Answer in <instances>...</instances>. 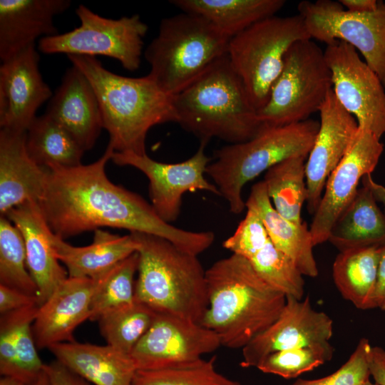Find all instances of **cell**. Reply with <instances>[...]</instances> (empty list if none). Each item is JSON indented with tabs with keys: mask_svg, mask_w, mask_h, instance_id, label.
<instances>
[{
	"mask_svg": "<svg viewBox=\"0 0 385 385\" xmlns=\"http://www.w3.org/2000/svg\"><path fill=\"white\" fill-rule=\"evenodd\" d=\"M114 152L108 143L91 164L46 168L38 204L51 230L65 240L104 227L125 229L163 237L195 256L207 250L215 240L212 232L188 231L165 222L143 197L108 178L106 166Z\"/></svg>",
	"mask_w": 385,
	"mask_h": 385,
	"instance_id": "1",
	"label": "cell"
},
{
	"mask_svg": "<svg viewBox=\"0 0 385 385\" xmlns=\"http://www.w3.org/2000/svg\"><path fill=\"white\" fill-rule=\"evenodd\" d=\"M205 279L208 304L200 324L229 349H242L267 329L287 301L235 254L214 262L205 270Z\"/></svg>",
	"mask_w": 385,
	"mask_h": 385,
	"instance_id": "2",
	"label": "cell"
},
{
	"mask_svg": "<svg viewBox=\"0 0 385 385\" xmlns=\"http://www.w3.org/2000/svg\"><path fill=\"white\" fill-rule=\"evenodd\" d=\"M72 66L89 81L96 95L103 127L115 152L146 155L148 131L178 122L172 96L148 76L132 78L106 68L96 57L68 55Z\"/></svg>",
	"mask_w": 385,
	"mask_h": 385,
	"instance_id": "3",
	"label": "cell"
},
{
	"mask_svg": "<svg viewBox=\"0 0 385 385\" xmlns=\"http://www.w3.org/2000/svg\"><path fill=\"white\" fill-rule=\"evenodd\" d=\"M172 98L177 123L206 145L213 138L244 143L266 128L227 53Z\"/></svg>",
	"mask_w": 385,
	"mask_h": 385,
	"instance_id": "4",
	"label": "cell"
},
{
	"mask_svg": "<svg viewBox=\"0 0 385 385\" xmlns=\"http://www.w3.org/2000/svg\"><path fill=\"white\" fill-rule=\"evenodd\" d=\"M138 243L135 299L157 313L200 323L207 308L205 270L197 256L163 237L130 232Z\"/></svg>",
	"mask_w": 385,
	"mask_h": 385,
	"instance_id": "5",
	"label": "cell"
},
{
	"mask_svg": "<svg viewBox=\"0 0 385 385\" xmlns=\"http://www.w3.org/2000/svg\"><path fill=\"white\" fill-rule=\"evenodd\" d=\"M230 38L197 14L183 12L165 18L144 52L150 67L148 75L173 96L227 53Z\"/></svg>",
	"mask_w": 385,
	"mask_h": 385,
	"instance_id": "6",
	"label": "cell"
},
{
	"mask_svg": "<svg viewBox=\"0 0 385 385\" xmlns=\"http://www.w3.org/2000/svg\"><path fill=\"white\" fill-rule=\"evenodd\" d=\"M319 128V122L308 119L280 127H266L252 139L225 145L214 153L215 160L206 168L230 210L240 214L245 208L244 186L279 163L296 155L307 156Z\"/></svg>",
	"mask_w": 385,
	"mask_h": 385,
	"instance_id": "7",
	"label": "cell"
},
{
	"mask_svg": "<svg viewBox=\"0 0 385 385\" xmlns=\"http://www.w3.org/2000/svg\"><path fill=\"white\" fill-rule=\"evenodd\" d=\"M306 39L312 38L299 14L266 18L230 38L227 56L257 111L267 103L289 47Z\"/></svg>",
	"mask_w": 385,
	"mask_h": 385,
	"instance_id": "8",
	"label": "cell"
},
{
	"mask_svg": "<svg viewBox=\"0 0 385 385\" xmlns=\"http://www.w3.org/2000/svg\"><path fill=\"white\" fill-rule=\"evenodd\" d=\"M332 89L324 51L312 39L294 42L265 106L257 111L265 127H280L309 119Z\"/></svg>",
	"mask_w": 385,
	"mask_h": 385,
	"instance_id": "9",
	"label": "cell"
},
{
	"mask_svg": "<svg viewBox=\"0 0 385 385\" xmlns=\"http://www.w3.org/2000/svg\"><path fill=\"white\" fill-rule=\"evenodd\" d=\"M76 14L79 26L41 38L37 49L45 54L108 56L118 61L128 71L139 68L148 26L138 14L109 19L83 4L76 9Z\"/></svg>",
	"mask_w": 385,
	"mask_h": 385,
	"instance_id": "10",
	"label": "cell"
},
{
	"mask_svg": "<svg viewBox=\"0 0 385 385\" xmlns=\"http://www.w3.org/2000/svg\"><path fill=\"white\" fill-rule=\"evenodd\" d=\"M298 14L311 38L327 45L344 41L358 50L385 88V3L378 1L375 10L356 14L346 11L339 1H302Z\"/></svg>",
	"mask_w": 385,
	"mask_h": 385,
	"instance_id": "11",
	"label": "cell"
},
{
	"mask_svg": "<svg viewBox=\"0 0 385 385\" xmlns=\"http://www.w3.org/2000/svg\"><path fill=\"white\" fill-rule=\"evenodd\" d=\"M324 51L336 98L359 128L381 139L385 133V88L379 78L344 41H336Z\"/></svg>",
	"mask_w": 385,
	"mask_h": 385,
	"instance_id": "12",
	"label": "cell"
},
{
	"mask_svg": "<svg viewBox=\"0 0 385 385\" xmlns=\"http://www.w3.org/2000/svg\"><path fill=\"white\" fill-rule=\"evenodd\" d=\"M205 146L200 143L193 155L177 163H161L147 154L129 152H114L111 160L118 165L135 168L148 178L150 204L158 215L170 224L180 215L185 193L205 190L220 195L217 186L205 177L211 162L205 152Z\"/></svg>",
	"mask_w": 385,
	"mask_h": 385,
	"instance_id": "13",
	"label": "cell"
},
{
	"mask_svg": "<svg viewBox=\"0 0 385 385\" xmlns=\"http://www.w3.org/2000/svg\"><path fill=\"white\" fill-rule=\"evenodd\" d=\"M220 346L217 336L200 323L157 313L130 355L137 369H153L199 359Z\"/></svg>",
	"mask_w": 385,
	"mask_h": 385,
	"instance_id": "14",
	"label": "cell"
},
{
	"mask_svg": "<svg viewBox=\"0 0 385 385\" xmlns=\"http://www.w3.org/2000/svg\"><path fill=\"white\" fill-rule=\"evenodd\" d=\"M384 150L380 138L359 128L346 154L329 176L309 230L314 245L328 240L330 230L356 195L362 178L371 174Z\"/></svg>",
	"mask_w": 385,
	"mask_h": 385,
	"instance_id": "15",
	"label": "cell"
},
{
	"mask_svg": "<svg viewBox=\"0 0 385 385\" xmlns=\"http://www.w3.org/2000/svg\"><path fill=\"white\" fill-rule=\"evenodd\" d=\"M333 335V321L314 309L309 296L304 299L287 297L277 319L242 349L240 366L257 367L269 354L292 348L324 344Z\"/></svg>",
	"mask_w": 385,
	"mask_h": 385,
	"instance_id": "16",
	"label": "cell"
},
{
	"mask_svg": "<svg viewBox=\"0 0 385 385\" xmlns=\"http://www.w3.org/2000/svg\"><path fill=\"white\" fill-rule=\"evenodd\" d=\"M40 56L31 45L0 66V128L26 132L39 107L52 97L39 69Z\"/></svg>",
	"mask_w": 385,
	"mask_h": 385,
	"instance_id": "17",
	"label": "cell"
},
{
	"mask_svg": "<svg viewBox=\"0 0 385 385\" xmlns=\"http://www.w3.org/2000/svg\"><path fill=\"white\" fill-rule=\"evenodd\" d=\"M319 112V128L305 165L307 208L313 215L329 176L350 149L359 129L356 118L342 107L332 89Z\"/></svg>",
	"mask_w": 385,
	"mask_h": 385,
	"instance_id": "18",
	"label": "cell"
},
{
	"mask_svg": "<svg viewBox=\"0 0 385 385\" xmlns=\"http://www.w3.org/2000/svg\"><path fill=\"white\" fill-rule=\"evenodd\" d=\"M96 281L87 277H68L41 304L32 325L38 349L74 342L73 332L90 319L91 302Z\"/></svg>",
	"mask_w": 385,
	"mask_h": 385,
	"instance_id": "19",
	"label": "cell"
},
{
	"mask_svg": "<svg viewBox=\"0 0 385 385\" xmlns=\"http://www.w3.org/2000/svg\"><path fill=\"white\" fill-rule=\"evenodd\" d=\"M45 114L65 128L85 152L93 148L103 128L95 91L73 66L66 71Z\"/></svg>",
	"mask_w": 385,
	"mask_h": 385,
	"instance_id": "20",
	"label": "cell"
},
{
	"mask_svg": "<svg viewBox=\"0 0 385 385\" xmlns=\"http://www.w3.org/2000/svg\"><path fill=\"white\" fill-rule=\"evenodd\" d=\"M6 216L22 235L28 270L38 290L40 307L68 277L56 257L48 226L37 202L29 201L10 210Z\"/></svg>",
	"mask_w": 385,
	"mask_h": 385,
	"instance_id": "21",
	"label": "cell"
},
{
	"mask_svg": "<svg viewBox=\"0 0 385 385\" xmlns=\"http://www.w3.org/2000/svg\"><path fill=\"white\" fill-rule=\"evenodd\" d=\"M71 5L70 0H1V62L36 44L38 38L59 34L54 17Z\"/></svg>",
	"mask_w": 385,
	"mask_h": 385,
	"instance_id": "22",
	"label": "cell"
},
{
	"mask_svg": "<svg viewBox=\"0 0 385 385\" xmlns=\"http://www.w3.org/2000/svg\"><path fill=\"white\" fill-rule=\"evenodd\" d=\"M26 132L0 130V214L29 201L38 202L47 170L36 164L26 148Z\"/></svg>",
	"mask_w": 385,
	"mask_h": 385,
	"instance_id": "23",
	"label": "cell"
},
{
	"mask_svg": "<svg viewBox=\"0 0 385 385\" xmlns=\"http://www.w3.org/2000/svg\"><path fill=\"white\" fill-rule=\"evenodd\" d=\"M49 238L69 277L97 280L138 249V243L130 233L120 236L102 229L94 230L93 242L88 246H73L51 230Z\"/></svg>",
	"mask_w": 385,
	"mask_h": 385,
	"instance_id": "24",
	"label": "cell"
},
{
	"mask_svg": "<svg viewBox=\"0 0 385 385\" xmlns=\"http://www.w3.org/2000/svg\"><path fill=\"white\" fill-rule=\"evenodd\" d=\"M56 360L95 385H132L137 367L130 354L110 345L62 342L48 348Z\"/></svg>",
	"mask_w": 385,
	"mask_h": 385,
	"instance_id": "25",
	"label": "cell"
},
{
	"mask_svg": "<svg viewBox=\"0 0 385 385\" xmlns=\"http://www.w3.org/2000/svg\"><path fill=\"white\" fill-rule=\"evenodd\" d=\"M39 306L1 314L0 374L34 385L44 370L37 352L32 325Z\"/></svg>",
	"mask_w": 385,
	"mask_h": 385,
	"instance_id": "26",
	"label": "cell"
},
{
	"mask_svg": "<svg viewBox=\"0 0 385 385\" xmlns=\"http://www.w3.org/2000/svg\"><path fill=\"white\" fill-rule=\"evenodd\" d=\"M245 206L257 212L272 242L293 262L303 276L318 275L309 228L304 222L299 225L288 220L274 209L263 180L252 187Z\"/></svg>",
	"mask_w": 385,
	"mask_h": 385,
	"instance_id": "27",
	"label": "cell"
},
{
	"mask_svg": "<svg viewBox=\"0 0 385 385\" xmlns=\"http://www.w3.org/2000/svg\"><path fill=\"white\" fill-rule=\"evenodd\" d=\"M370 189L362 185L333 224L328 240L339 252L385 245V214Z\"/></svg>",
	"mask_w": 385,
	"mask_h": 385,
	"instance_id": "28",
	"label": "cell"
},
{
	"mask_svg": "<svg viewBox=\"0 0 385 385\" xmlns=\"http://www.w3.org/2000/svg\"><path fill=\"white\" fill-rule=\"evenodd\" d=\"M382 247L339 252L332 267L333 280L342 297L359 309L374 308V297Z\"/></svg>",
	"mask_w": 385,
	"mask_h": 385,
	"instance_id": "29",
	"label": "cell"
},
{
	"mask_svg": "<svg viewBox=\"0 0 385 385\" xmlns=\"http://www.w3.org/2000/svg\"><path fill=\"white\" fill-rule=\"evenodd\" d=\"M183 12L201 16L230 38L254 24L275 16L284 0H173Z\"/></svg>",
	"mask_w": 385,
	"mask_h": 385,
	"instance_id": "30",
	"label": "cell"
},
{
	"mask_svg": "<svg viewBox=\"0 0 385 385\" xmlns=\"http://www.w3.org/2000/svg\"><path fill=\"white\" fill-rule=\"evenodd\" d=\"M26 148L31 159L44 168L81 165L84 150L60 124L46 114L36 116L26 131Z\"/></svg>",
	"mask_w": 385,
	"mask_h": 385,
	"instance_id": "31",
	"label": "cell"
},
{
	"mask_svg": "<svg viewBox=\"0 0 385 385\" xmlns=\"http://www.w3.org/2000/svg\"><path fill=\"white\" fill-rule=\"evenodd\" d=\"M307 157L292 156L279 163L265 172L263 180L274 209L284 218L299 225L304 222L301 212L307 199Z\"/></svg>",
	"mask_w": 385,
	"mask_h": 385,
	"instance_id": "32",
	"label": "cell"
},
{
	"mask_svg": "<svg viewBox=\"0 0 385 385\" xmlns=\"http://www.w3.org/2000/svg\"><path fill=\"white\" fill-rule=\"evenodd\" d=\"M157 312L137 300L111 311L97 321L108 345L130 354L151 327Z\"/></svg>",
	"mask_w": 385,
	"mask_h": 385,
	"instance_id": "33",
	"label": "cell"
},
{
	"mask_svg": "<svg viewBox=\"0 0 385 385\" xmlns=\"http://www.w3.org/2000/svg\"><path fill=\"white\" fill-rule=\"evenodd\" d=\"M138 265V254L136 252L95 280L90 320L98 321L104 314L135 302L134 277Z\"/></svg>",
	"mask_w": 385,
	"mask_h": 385,
	"instance_id": "34",
	"label": "cell"
},
{
	"mask_svg": "<svg viewBox=\"0 0 385 385\" xmlns=\"http://www.w3.org/2000/svg\"><path fill=\"white\" fill-rule=\"evenodd\" d=\"M216 356L153 369H137L132 385H242L218 372Z\"/></svg>",
	"mask_w": 385,
	"mask_h": 385,
	"instance_id": "35",
	"label": "cell"
},
{
	"mask_svg": "<svg viewBox=\"0 0 385 385\" xmlns=\"http://www.w3.org/2000/svg\"><path fill=\"white\" fill-rule=\"evenodd\" d=\"M0 284L38 297V287L27 268L22 235L6 216L0 217Z\"/></svg>",
	"mask_w": 385,
	"mask_h": 385,
	"instance_id": "36",
	"label": "cell"
},
{
	"mask_svg": "<svg viewBox=\"0 0 385 385\" xmlns=\"http://www.w3.org/2000/svg\"><path fill=\"white\" fill-rule=\"evenodd\" d=\"M247 260L257 274L271 287L286 297L302 299L304 294L303 275L271 240Z\"/></svg>",
	"mask_w": 385,
	"mask_h": 385,
	"instance_id": "37",
	"label": "cell"
},
{
	"mask_svg": "<svg viewBox=\"0 0 385 385\" xmlns=\"http://www.w3.org/2000/svg\"><path fill=\"white\" fill-rule=\"evenodd\" d=\"M334 351L330 342L284 349L267 355L257 368L265 374L295 379L329 361Z\"/></svg>",
	"mask_w": 385,
	"mask_h": 385,
	"instance_id": "38",
	"label": "cell"
},
{
	"mask_svg": "<svg viewBox=\"0 0 385 385\" xmlns=\"http://www.w3.org/2000/svg\"><path fill=\"white\" fill-rule=\"evenodd\" d=\"M371 344L361 338L347 361L332 374L315 379H298L290 385H361L371 376Z\"/></svg>",
	"mask_w": 385,
	"mask_h": 385,
	"instance_id": "39",
	"label": "cell"
},
{
	"mask_svg": "<svg viewBox=\"0 0 385 385\" xmlns=\"http://www.w3.org/2000/svg\"><path fill=\"white\" fill-rule=\"evenodd\" d=\"M270 237L256 211L247 208L244 219L240 222L235 232L225 240L222 246L247 260L265 245Z\"/></svg>",
	"mask_w": 385,
	"mask_h": 385,
	"instance_id": "40",
	"label": "cell"
},
{
	"mask_svg": "<svg viewBox=\"0 0 385 385\" xmlns=\"http://www.w3.org/2000/svg\"><path fill=\"white\" fill-rule=\"evenodd\" d=\"M38 305V297L0 284V314Z\"/></svg>",
	"mask_w": 385,
	"mask_h": 385,
	"instance_id": "41",
	"label": "cell"
},
{
	"mask_svg": "<svg viewBox=\"0 0 385 385\" xmlns=\"http://www.w3.org/2000/svg\"><path fill=\"white\" fill-rule=\"evenodd\" d=\"M44 369L51 385H90L86 380L56 360L45 364Z\"/></svg>",
	"mask_w": 385,
	"mask_h": 385,
	"instance_id": "42",
	"label": "cell"
},
{
	"mask_svg": "<svg viewBox=\"0 0 385 385\" xmlns=\"http://www.w3.org/2000/svg\"><path fill=\"white\" fill-rule=\"evenodd\" d=\"M369 368L371 376L379 385H385V349L372 346Z\"/></svg>",
	"mask_w": 385,
	"mask_h": 385,
	"instance_id": "43",
	"label": "cell"
},
{
	"mask_svg": "<svg viewBox=\"0 0 385 385\" xmlns=\"http://www.w3.org/2000/svg\"><path fill=\"white\" fill-rule=\"evenodd\" d=\"M374 308L385 311V245L382 248L374 297Z\"/></svg>",
	"mask_w": 385,
	"mask_h": 385,
	"instance_id": "44",
	"label": "cell"
},
{
	"mask_svg": "<svg viewBox=\"0 0 385 385\" xmlns=\"http://www.w3.org/2000/svg\"><path fill=\"white\" fill-rule=\"evenodd\" d=\"M344 8L352 13L361 14L372 11L377 7L376 0H339Z\"/></svg>",
	"mask_w": 385,
	"mask_h": 385,
	"instance_id": "45",
	"label": "cell"
},
{
	"mask_svg": "<svg viewBox=\"0 0 385 385\" xmlns=\"http://www.w3.org/2000/svg\"><path fill=\"white\" fill-rule=\"evenodd\" d=\"M361 183L370 189L376 201L381 203L385 209V187L375 182L371 174L364 175Z\"/></svg>",
	"mask_w": 385,
	"mask_h": 385,
	"instance_id": "46",
	"label": "cell"
},
{
	"mask_svg": "<svg viewBox=\"0 0 385 385\" xmlns=\"http://www.w3.org/2000/svg\"><path fill=\"white\" fill-rule=\"evenodd\" d=\"M0 385H32L19 379L12 376H1Z\"/></svg>",
	"mask_w": 385,
	"mask_h": 385,
	"instance_id": "47",
	"label": "cell"
},
{
	"mask_svg": "<svg viewBox=\"0 0 385 385\" xmlns=\"http://www.w3.org/2000/svg\"><path fill=\"white\" fill-rule=\"evenodd\" d=\"M34 385H51L45 369Z\"/></svg>",
	"mask_w": 385,
	"mask_h": 385,
	"instance_id": "48",
	"label": "cell"
},
{
	"mask_svg": "<svg viewBox=\"0 0 385 385\" xmlns=\"http://www.w3.org/2000/svg\"><path fill=\"white\" fill-rule=\"evenodd\" d=\"M361 385H379V384L376 383L375 381L372 382L369 379V380L366 381V382H364V384H362Z\"/></svg>",
	"mask_w": 385,
	"mask_h": 385,
	"instance_id": "49",
	"label": "cell"
}]
</instances>
